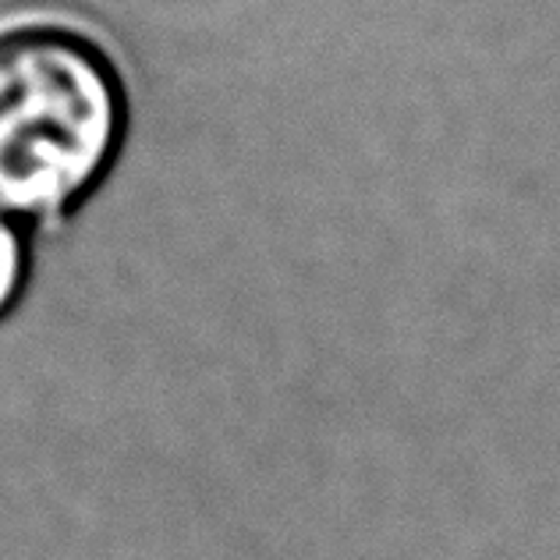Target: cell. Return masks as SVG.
<instances>
[{
	"mask_svg": "<svg viewBox=\"0 0 560 560\" xmlns=\"http://www.w3.org/2000/svg\"><path fill=\"white\" fill-rule=\"evenodd\" d=\"M28 277V245L19 220L0 213V316L19 302Z\"/></svg>",
	"mask_w": 560,
	"mask_h": 560,
	"instance_id": "2",
	"label": "cell"
},
{
	"mask_svg": "<svg viewBox=\"0 0 560 560\" xmlns=\"http://www.w3.org/2000/svg\"><path fill=\"white\" fill-rule=\"evenodd\" d=\"M125 85L90 36L65 25L0 33V213L54 220L107 178L125 139Z\"/></svg>",
	"mask_w": 560,
	"mask_h": 560,
	"instance_id": "1",
	"label": "cell"
}]
</instances>
